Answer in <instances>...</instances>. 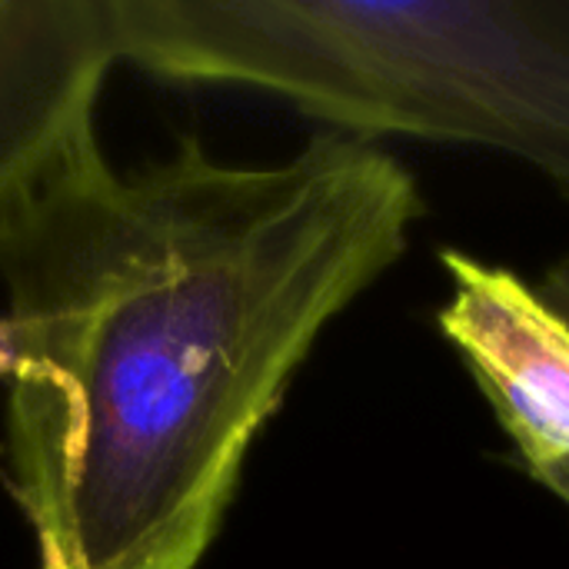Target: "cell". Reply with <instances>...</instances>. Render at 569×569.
<instances>
[{
  "label": "cell",
  "mask_w": 569,
  "mask_h": 569,
  "mask_svg": "<svg viewBox=\"0 0 569 569\" xmlns=\"http://www.w3.org/2000/svg\"><path fill=\"white\" fill-rule=\"evenodd\" d=\"M453 293L437 313L527 473L569 467V320L520 273L443 250Z\"/></svg>",
  "instance_id": "3"
},
{
  "label": "cell",
  "mask_w": 569,
  "mask_h": 569,
  "mask_svg": "<svg viewBox=\"0 0 569 569\" xmlns=\"http://www.w3.org/2000/svg\"><path fill=\"white\" fill-rule=\"evenodd\" d=\"M10 363H13V350H10V330H7V320L0 317V377H10Z\"/></svg>",
  "instance_id": "7"
},
{
  "label": "cell",
  "mask_w": 569,
  "mask_h": 569,
  "mask_svg": "<svg viewBox=\"0 0 569 569\" xmlns=\"http://www.w3.org/2000/svg\"><path fill=\"white\" fill-rule=\"evenodd\" d=\"M117 53L160 80L250 87L350 137L473 143L569 200V3L110 0Z\"/></svg>",
  "instance_id": "2"
},
{
  "label": "cell",
  "mask_w": 569,
  "mask_h": 569,
  "mask_svg": "<svg viewBox=\"0 0 569 569\" xmlns=\"http://www.w3.org/2000/svg\"><path fill=\"white\" fill-rule=\"evenodd\" d=\"M113 63L110 0H0V210L97 130Z\"/></svg>",
  "instance_id": "4"
},
{
  "label": "cell",
  "mask_w": 569,
  "mask_h": 569,
  "mask_svg": "<svg viewBox=\"0 0 569 569\" xmlns=\"http://www.w3.org/2000/svg\"><path fill=\"white\" fill-rule=\"evenodd\" d=\"M423 217L383 147L273 167L197 137L117 170L97 130L0 210L7 457L40 569H197L320 333Z\"/></svg>",
  "instance_id": "1"
},
{
  "label": "cell",
  "mask_w": 569,
  "mask_h": 569,
  "mask_svg": "<svg viewBox=\"0 0 569 569\" xmlns=\"http://www.w3.org/2000/svg\"><path fill=\"white\" fill-rule=\"evenodd\" d=\"M537 483H543L550 493H557V497L567 503V510H569V467H560V470H550V473H543Z\"/></svg>",
  "instance_id": "6"
},
{
  "label": "cell",
  "mask_w": 569,
  "mask_h": 569,
  "mask_svg": "<svg viewBox=\"0 0 569 569\" xmlns=\"http://www.w3.org/2000/svg\"><path fill=\"white\" fill-rule=\"evenodd\" d=\"M540 293H543L547 303H553V307L569 320V253L547 270Z\"/></svg>",
  "instance_id": "5"
}]
</instances>
